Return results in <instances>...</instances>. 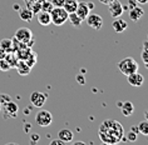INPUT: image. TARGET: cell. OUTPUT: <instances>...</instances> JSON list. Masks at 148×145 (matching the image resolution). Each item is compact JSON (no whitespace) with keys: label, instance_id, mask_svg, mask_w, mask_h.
Masks as SVG:
<instances>
[{"label":"cell","instance_id":"d6a6232c","mask_svg":"<svg viewBox=\"0 0 148 145\" xmlns=\"http://www.w3.org/2000/svg\"><path fill=\"white\" fill-rule=\"evenodd\" d=\"M128 5H129V9H132V8H134V6L137 5V3H136V0H128Z\"/></svg>","mask_w":148,"mask_h":145},{"label":"cell","instance_id":"30bf717a","mask_svg":"<svg viewBox=\"0 0 148 145\" xmlns=\"http://www.w3.org/2000/svg\"><path fill=\"white\" fill-rule=\"evenodd\" d=\"M3 109H4L6 115H9V116H12V118H15L16 114H18V110H19V106H18L14 101L10 100V101L3 104V105H1V110Z\"/></svg>","mask_w":148,"mask_h":145},{"label":"cell","instance_id":"4dcf8cb0","mask_svg":"<svg viewBox=\"0 0 148 145\" xmlns=\"http://www.w3.org/2000/svg\"><path fill=\"white\" fill-rule=\"evenodd\" d=\"M51 3H53L54 6H63V4H64V0H51Z\"/></svg>","mask_w":148,"mask_h":145},{"label":"cell","instance_id":"836d02e7","mask_svg":"<svg viewBox=\"0 0 148 145\" xmlns=\"http://www.w3.org/2000/svg\"><path fill=\"white\" fill-rule=\"evenodd\" d=\"M51 145H58V144H65L64 143V141H63V140H60V139H58V140H53V141H51V143H50Z\"/></svg>","mask_w":148,"mask_h":145},{"label":"cell","instance_id":"52a82bcc","mask_svg":"<svg viewBox=\"0 0 148 145\" xmlns=\"http://www.w3.org/2000/svg\"><path fill=\"white\" fill-rule=\"evenodd\" d=\"M108 12L110 14V16L116 19V18H119L122 14H123L124 8H123V5H122V3L119 0H113L112 3L108 4Z\"/></svg>","mask_w":148,"mask_h":145},{"label":"cell","instance_id":"603a6c76","mask_svg":"<svg viewBox=\"0 0 148 145\" xmlns=\"http://www.w3.org/2000/svg\"><path fill=\"white\" fill-rule=\"evenodd\" d=\"M137 130L142 135H148V120L144 119L143 121H139L138 125H137Z\"/></svg>","mask_w":148,"mask_h":145},{"label":"cell","instance_id":"f1b7e54d","mask_svg":"<svg viewBox=\"0 0 148 145\" xmlns=\"http://www.w3.org/2000/svg\"><path fill=\"white\" fill-rule=\"evenodd\" d=\"M10 100H12V99H10V96L9 95H0V104H1V105H3V104H5V103H8V101H10Z\"/></svg>","mask_w":148,"mask_h":145},{"label":"cell","instance_id":"9a60e30c","mask_svg":"<svg viewBox=\"0 0 148 145\" xmlns=\"http://www.w3.org/2000/svg\"><path fill=\"white\" fill-rule=\"evenodd\" d=\"M143 15H144V10L138 5L129 9V18H131V20H133V21H138Z\"/></svg>","mask_w":148,"mask_h":145},{"label":"cell","instance_id":"e575fe53","mask_svg":"<svg viewBox=\"0 0 148 145\" xmlns=\"http://www.w3.org/2000/svg\"><path fill=\"white\" fill-rule=\"evenodd\" d=\"M113 0H99V3H102L103 5H108L109 3H112Z\"/></svg>","mask_w":148,"mask_h":145},{"label":"cell","instance_id":"44dd1931","mask_svg":"<svg viewBox=\"0 0 148 145\" xmlns=\"http://www.w3.org/2000/svg\"><path fill=\"white\" fill-rule=\"evenodd\" d=\"M68 20L70 21V24H72L74 28H80V25H82V23H83V20L77 15L75 12L68 14Z\"/></svg>","mask_w":148,"mask_h":145},{"label":"cell","instance_id":"ab89813d","mask_svg":"<svg viewBox=\"0 0 148 145\" xmlns=\"http://www.w3.org/2000/svg\"><path fill=\"white\" fill-rule=\"evenodd\" d=\"M14 9L15 10H19L20 8H19V4H14Z\"/></svg>","mask_w":148,"mask_h":145},{"label":"cell","instance_id":"3957f363","mask_svg":"<svg viewBox=\"0 0 148 145\" xmlns=\"http://www.w3.org/2000/svg\"><path fill=\"white\" fill-rule=\"evenodd\" d=\"M68 12L63 8V6H54L50 12L51 23L57 27H62L64 25L65 21H68Z\"/></svg>","mask_w":148,"mask_h":145},{"label":"cell","instance_id":"f35d334b","mask_svg":"<svg viewBox=\"0 0 148 145\" xmlns=\"http://www.w3.org/2000/svg\"><path fill=\"white\" fill-rule=\"evenodd\" d=\"M144 119H146V120H148V110L144 111Z\"/></svg>","mask_w":148,"mask_h":145},{"label":"cell","instance_id":"d4e9b609","mask_svg":"<svg viewBox=\"0 0 148 145\" xmlns=\"http://www.w3.org/2000/svg\"><path fill=\"white\" fill-rule=\"evenodd\" d=\"M53 8H54L53 3L48 1V0H44V1L42 3V9H40V10H43V12H47V13H50Z\"/></svg>","mask_w":148,"mask_h":145},{"label":"cell","instance_id":"7c38bea8","mask_svg":"<svg viewBox=\"0 0 148 145\" xmlns=\"http://www.w3.org/2000/svg\"><path fill=\"white\" fill-rule=\"evenodd\" d=\"M36 19H38V23L43 27H48V25L51 24V18H50V13H47V12H40L36 13Z\"/></svg>","mask_w":148,"mask_h":145},{"label":"cell","instance_id":"5b68a950","mask_svg":"<svg viewBox=\"0 0 148 145\" xmlns=\"http://www.w3.org/2000/svg\"><path fill=\"white\" fill-rule=\"evenodd\" d=\"M14 38H15L19 43H23L27 45V44L33 39V31L29 28H20L15 31Z\"/></svg>","mask_w":148,"mask_h":145},{"label":"cell","instance_id":"6da1fadb","mask_svg":"<svg viewBox=\"0 0 148 145\" xmlns=\"http://www.w3.org/2000/svg\"><path fill=\"white\" fill-rule=\"evenodd\" d=\"M99 138L104 144H117L124 139V130L119 121L108 119L99 128Z\"/></svg>","mask_w":148,"mask_h":145},{"label":"cell","instance_id":"484cf974","mask_svg":"<svg viewBox=\"0 0 148 145\" xmlns=\"http://www.w3.org/2000/svg\"><path fill=\"white\" fill-rule=\"evenodd\" d=\"M12 69V66L8 63V60L4 58V59H0V70L1 71H9V70Z\"/></svg>","mask_w":148,"mask_h":145},{"label":"cell","instance_id":"74e56055","mask_svg":"<svg viewBox=\"0 0 148 145\" xmlns=\"http://www.w3.org/2000/svg\"><path fill=\"white\" fill-rule=\"evenodd\" d=\"M87 5H88V8H89V9H93L94 8V4L92 1H87Z\"/></svg>","mask_w":148,"mask_h":145},{"label":"cell","instance_id":"4316f807","mask_svg":"<svg viewBox=\"0 0 148 145\" xmlns=\"http://www.w3.org/2000/svg\"><path fill=\"white\" fill-rule=\"evenodd\" d=\"M140 58H142V61L144 63V65L148 68V49H143L142 54H140Z\"/></svg>","mask_w":148,"mask_h":145},{"label":"cell","instance_id":"cb8c5ba5","mask_svg":"<svg viewBox=\"0 0 148 145\" xmlns=\"http://www.w3.org/2000/svg\"><path fill=\"white\" fill-rule=\"evenodd\" d=\"M25 63L30 66V68H33L34 66V64L36 63V53H33V51H30V54L28 55V58L25 59Z\"/></svg>","mask_w":148,"mask_h":145},{"label":"cell","instance_id":"7a4b0ae2","mask_svg":"<svg viewBox=\"0 0 148 145\" xmlns=\"http://www.w3.org/2000/svg\"><path fill=\"white\" fill-rule=\"evenodd\" d=\"M118 69L123 75H129L132 73L138 71V63L131 57H127L118 63Z\"/></svg>","mask_w":148,"mask_h":145},{"label":"cell","instance_id":"d6986e66","mask_svg":"<svg viewBox=\"0 0 148 145\" xmlns=\"http://www.w3.org/2000/svg\"><path fill=\"white\" fill-rule=\"evenodd\" d=\"M121 110H122V114H123L124 116H131L133 114V111H134V105H133L131 101H125V103L122 104Z\"/></svg>","mask_w":148,"mask_h":145},{"label":"cell","instance_id":"83f0119b","mask_svg":"<svg viewBox=\"0 0 148 145\" xmlns=\"http://www.w3.org/2000/svg\"><path fill=\"white\" fill-rule=\"evenodd\" d=\"M125 139L129 140V141H136V140H137V133H136V131H133V130H131V131L127 134Z\"/></svg>","mask_w":148,"mask_h":145},{"label":"cell","instance_id":"1f68e13d","mask_svg":"<svg viewBox=\"0 0 148 145\" xmlns=\"http://www.w3.org/2000/svg\"><path fill=\"white\" fill-rule=\"evenodd\" d=\"M30 140L34 141V143H36V141L39 140V135H38V134H32V135H30Z\"/></svg>","mask_w":148,"mask_h":145},{"label":"cell","instance_id":"5bb4252c","mask_svg":"<svg viewBox=\"0 0 148 145\" xmlns=\"http://www.w3.org/2000/svg\"><path fill=\"white\" fill-rule=\"evenodd\" d=\"M43 1H44V0H24L27 8L30 9L34 14L40 12V9H42V3Z\"/></svg>","mask_w":148,"mask_h":145},{"label":"cell","instance_id":"2e32d148","mask_svg":"<svg viewBox=\"0 0 148 145\" xmlns=\"http://www.w3.org/2000/svg\"><path fill=\"white\" fill-rule=\"evenodd\" d=\"M15 68L18 70V73H19L20 75H23V76L28 75V74L30 73V70H32V68L27 64V63H25V60H21V59H20V60H18Z\"/></svg>","mask_w":148,"mask_h":145},{"label":"cell","instance_id":"f546056e","mask_svg":"<svg viewBox=\"0 0 148 145\" xmlns=\"http://www.w3.org/2000/svg\"><path fill=\"white\" fill-rule=\"evenodd\" d=\"M77 81H78L80 85H84L86 84V78H84V75H82V74H79V75L77 76Z\"/></svg>","mask_w":148,"mask_h":145},{"label":"cell","instance_id":"9c48e42d","mask_svg":"<svg viewBox=\"0 0 148 145\" xmlns=\"http://www.w3.org/2000/svg\"><path fill=\"white\" fill-rule=\"evenodd\" d=\"M127 81L132 86H142L144 83V78L140 73L136 71V73H132L129 75H127Z\"/></svg>","mask_w":148,"mask_h":145},{"label":"cell","instance_id":"e0dca14e","mask_svg":"<svg viewBox=\"0 0 148 145\" xmlns=\"http://www.w3.org/2000/svg\"><path fill=\"white\" fill-rule=\"evenodd\" d=\"M73 131L69 129H62L59 130L58 133V138L60 140H63L64 143H70V141H73Z\"/></svg>","mask_w":148,"mask_h":145},{"label":"cell","instance_id":"4fadbf2b","mask_svg":"<svg viewBox=\"0 0 148 145\" xmlns=\"http://www.w3.org/2000/svg\"><path fill=\"white\" fill-rule=\"evenodd\" d=\"M112 28L116 33H123L124 30H127L128 24L124 19H121V18H116V20L112 23Z\"/></svg>","mask_w":148,"mask_h":145},{"label":"cell","instance_id":"8fae6325","mask_svg":"<svg viewBox=\"0 0 148 145\" xmlns=\"http://www.w3.org/2000/svg\"><path fill=\"white\" fill-rule=\"evenodd\" d=\"M89 13H90V9L88 8V5H87L86 1L78 3V6H77V10H75V14L80 18V19L86 20V18L89 15Z\"/></svg>","mask_w":148,"mask_h":145},{"label":"cell","instance_id":"277c9868","mask_svg":"<svg viewBox=\"0 0 148 145\" xmlns=\"http://www.w3.org/2000/svg\"><path fill=\"white\" fill-rule=\"evenodd\" d=\"M35 123L42 128H47L53 123V115L48 110H40L35 115Z\"/></svg>","mask_w":148,"mask_h":145},{"label":"cell","instance_id":"ac0fdd59","mask_svg":"<svg viewBox=\"0 0 148 145\" xmlns=\"http://www.w3.org/2000/svg\"><path fill=\"white\" fill-rule=\"evenodd\" d=\"M18 12H19V18L23 21H32V19L34 18V13H33L30 9H28L27 6L19 9Z\"/></svg>","mask_w":148,"mask_h":145},{"label":"cell","instance_id":"8992f818","mask_svg":"<svg viewBox=\"0 0 148 145\" xmlns=\"http://www.w3.org/2000/svg\"><path fill=\"white\" fill-rule=\"evenodd\" d=\"M47 94L45 93H40V91H33L30 94V103L34 108H43L44 104L47 101Z\"/></svg>","mask_w":148,"mask_h":145},{"label":"cell","instance_id":"7402d4cb","mask_svg":"<svg viewBox=\"0 0 148 145\" xmlns=\"http://www.w3.org/2000/svg\"><path fill=\"white\" fill-rule=\"evenodd\" d=\"M0 48H1L5 53H10V51H13V40L12 39L0 40Z\"/></svg>","mask_w":148,"mask_h":145},{"label":"cell","instance_id":"60d3db41","mask_svg":"<svg viewBox=\"0 0 148 145\" xmlns=\"http://www.w3.org/2000/svg\"><path fill=\"white\" fill-rule=\"evenodd\" d=\"M0 111H1V104H0Z\"/></svg>","mask_w":148,"mask_h":145},{"label":"cell","instance_id":"ba28073f","mask_svg":"<svg viewBox=\"0 0 148 145\" xmlns=\"http://www.w3.org/2000/svg\"><path fill=\"white\" fill-rule=\"evenodd\" d=\"M87 20V24L89 25V28L94 29V30H101L102 27H103V19L101 15H98V14H90L86 18Z\"/></svg>","mask_w":148,"mask_h":145},{"label":"cell","instance_id":"d590c367","mask_svg":"<svg viewBox=\"0 0 148 145\" xmlns=\"http://www.w3.org/2000/svg\"><path fill=\"white\" fill-rule=\"evenodd\" d=\"M136 3H138L140 5H144V4H148V0H136Z\"/></svg>","mask_w":148,"mask_h":145},{"label":"cell","instance_id":"8d00e7d4","mask_svg":"<svg viewBox=\"0 0 148 145\" xmlns=\"http://www.w3.org/2000/svg\"><path fill=\"white\" fill-rule=\"evenodd\" d=\"M5 55H6V53L1 49V48H0V59H4V58H5Z\"/></svg>","mask_w":148,"mask_h":145},{"label":"cell","instance_id":"b9f144b4","mask_svg":"<svg viewBox=\"0 0 148 145\" xmlns=\"http://www.w3.org/2000/svg\"><path fill=\"white\" fill-rule=\"evenodd\" d=\"M147 40H148V39H147Z\"/></svg>","mask_w":148,"mask_h":145},{"label":"cell","instance_id":"ffe728a7","mask_svg":"<svg viewBox=\"0 0 148 145\" xmlns=\"http://www.w3.org/2000/svg\"><path fill=\"white\" fill-rule=\"evenodd\" d=\"M78 0H64V4H63V8H64L68 13H74L77 10V6H78Z\"/></svg>","mask_w":148,"mask_h":145}]
</instances>
